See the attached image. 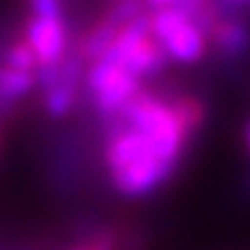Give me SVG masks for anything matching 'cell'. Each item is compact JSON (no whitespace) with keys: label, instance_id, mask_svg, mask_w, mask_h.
I'll use <instances>...</instances> for the list:
<instances>
[{"label":"cell","instance_id":"cell-5","mask_svg":"<svg viewBox=\"0 0 250 250\" xmlns=\"http://www.w3.org/2000/svg\"><path fill=\"white\" fill-rule=\"evenodd\" d=\"M23 42L33 51L37 67H49L67 56V26L62 19H30Z\"/></svg>","mask_w":250,"mask_h":250},{"label":"cell","instance_id":"cell-7","mask_svg":"<svg viewBox=\"0 0 250 250\" xmlns=\"http://www.w3.org/2000/svg\"><path fill=\"white\" fill-rule=\"evenodd\" d=\"M77 98H79V83H70V81H62L54 88L44 90L46 114L51 118H65L77 104Z\"/></svg>","mask_w":250,"mask_h":250},{"label":"cell","instance_id":"cell-10","mask_svg":"<svg viewBox=\"0 0 250 250\" xmlns=\"http://www.w3.org/2000/svg\"><path fill=\"white\" fill-rule=\"evenodd\" d=\"M30 12L35 19H62V7L58 0H35L30 2Z\"/></svg>","mask_w":250,"mask_h":250},{"label":"cell","instance_id":"cell-1","mask_svg":"<svg viewBox=\"0 0 250 250\" xmlns=\"http://www.w3.org/2000/svg\"><path fill=\"white\" fill-rule=\"evenodd\" d=\"M188 137L169 102L139 93L111 118L104 162L111 186L123 197H148L174 176Z\"/></svg>","mask_w":250,"mask_h":250},{"label":"cell","instance_id":"cell-13","mask_svg":"<svg viewBox=\"0 0 250 250\" xmlns=\"http://www.w3.org/2000/svg\"><path fill=\"white\" fill-rule=\"evenodd\" d=\"M70 250H88L86 246H74V248H70Z\"/></svg>","mask_w":250,"mask_h":250},{"label":"cell","instance_id":"cell-2","mask_svg":"<svg viewBox=\"0 0 250 250\" xmlns=\"http://www.w3.org/2000/svg\"><path fill=\"white\" fill-rule=\"evenodd\" d=\"M100 58L111 62V65H118L121 70L137 77L139 81L144 77H155L167 65L165 54H162L160 46L155 44V40L151 37L146 9H144V14L132 19L118 33L116 40L111 42V46Z\"/></svg>","mask_w":250,"mask_h":250},{"label":"cell","instance_id":"cell-6","mask_svg":"<svg viewBox=\"0 0 250 250\" xmlns=\"http://www.w3.org/2000/svg\"><path fill=\"white\" fill-rule=\"evenodd\" d=\"M208 37L225 56H241L250 46V30L239 17H218Z\"/></svg>","mask_w":250,"mask_h":250},{"label":"cell","instance_id":"cell-8","mask_svg":"<svg viewBox=\"0 0 250 250\" xmlns=\"http://www.w3.org/2000/svg\"><path fill=\"white\" fill-rule=\"evenodd\" d=\"M171 109H174V114H176V118H179L181 130L186 132V137H190V134L202 125V121H204V107L192 98L176 100V102L171 104Z\"/></svg>","mask_w":250,"mask_h":250},{"label":"cell","instance_id":"cell-11","mask_svg":"<svg viewBox=\"0 0 250 250\" xmlns=\"http://www.w3.org/2000/svg\"><path fill=\"white\" fill-rule=\"evenodd\" d=\"M86 248L88 250H114V241L111 239H98V241H93Z\"/></svg>","mask_w":250,"mask_h":250},{"label":"cell","instance_id":"cell-4","mask_svg":"<svg viewBox=\"0 0 250 250\" xmlns=\"http://www.w3.org/2000/svg\"><path fill=\"white\" fill-rule=\"evenodd\" d=\"M144 14V2H134V0H121L116 5L104 12V17L98 19V23L90 28L86 35L81 37L77 56L83 61H98L100 56L107 51L111 42L116 40V35L123 30L132 19Z\"/></svg>","mask_w":250,"mask_h":250},{"label":"cell","instance_id":"cell-9","mask_svg":"<svg viewBox=\"0 0 250 250\" xmlns=\"http://www.w3.org/2000/svg\"><path fill=\"white\" fill-rule=\"evenodd\" d=\"M2 67L35 74L37 61H35V56H33V51L28 49L26 42H17V44H12V46L5 49V56H2Z\"/></svg>","mask_w":250,"mask_h":250},{"label":"cell","instance_id":"cell-12","mask_svg":"<svg viewBox=\"0 0 250 250\" xmlns=\"http://www.w3.org/2000/svg\"><path fill=\"white\" fill-rule=\"evenodd\" d=\"M246 142H248V148H250V123L246 125Z\"/></svg>","mask_w":250,"mask_h":250},{"label":"cell","instance_id":"cell-3","mask_svg":"<svg viewBox=\"0 0 250 250\" xmlns=\"http://www.w3.org/2000/svg\"><path fill=\"white\" fill-rule=\"evenodd\" d=\"M86 88L95 104V111L102 118L111 121L142 93V81L121 70L118 65L98 58L90 62L86 72Z\"/></svg>","mask_w":250,"mask_h":250}]
</instances>
